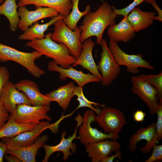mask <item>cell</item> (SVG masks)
<instances>
[{"label": "cell", "mask_w": 162, "mask_h": 162, "mask_svg": "<svg viewBox=\"0 0 162 162\" xmlns=\"http://www.w3.org/2000/svg\"><path fill=\"white\" fill-rule=\"evenodd\" d=\"M117 17L112 6L106 2L102 3L94 11L87 13L80 27L81 43L94 36L97 38V43L100 45L105 30L116 24Z\"/></svg>", "instance_id": "obj_1"}, {"label": "cell", "mask_w": 162, "mask_h": 162, "mask_svg": "<svg viewBox=\"0 0 162 162\" xmlns=\"http://www.w3.org/2000/svg\"><path fill=\"white\" fill-rule=\"evenodd\" d=\"M51 34L49 32L44 38L29 41L25 45L37 51L42 56L44 55L52 59L62 68H68L75 63L77 59L71 55L65 45L52 40L51 38Z\"/></svg>", "instance_id": "obj_2"}, {"label": "cell", "mask_w": 162, "mask_h": 162, "mask_svg": "<svg viewBox=\"0 0 162 162\" xmlns=\"http://www.w3.org/2000/svg\"><path fill=\"white\" fill-rule=\"evenodd\" d=\"M42 55L35 50L31 52H25L0 43V62L12 61L26 68L27 71L36 78L44 74L45 71L36 64L35 61Z\"/></svg>", "instance_id": "obj_3"}, {"label": "cell", "mask_w": 162, "mask_h": 162, "mask_svg": "<svg viewBox=\"0 0 162 162\" xmlns=\"http://www.w3.org/2000/svg\"><path fill=\"white\" fill-rule=\"evenodd\" d=\"M54 31L51 38L57 43L65 45L68 49L71 55L77 59L82 50V44L80 41L81 30L77 26L73 30L70 29L63 19L56 22L54 24Z\"/></svg>", "instance_id": "obj_4"}, {"label": "cell", "mask_w": 162, "mask_h": 162, "mask_svg": "<svg viewBox=\"0 0 162 162\" xmlns=\"http://www.w3.org/2000/svg\"><path fill=\"white\" fill-rule=\"evenodd\" d=\"M95 112L90 109L86 111L82 117V122L79 130L80 143L86 146L88 144L105 140H116L119 138L118 134H106L91 126V123L95 121Z\"/></svg>", "instance_id": "obj_5"}, {"label": "cell", "mask_w": 162, "mask_h": 162, "mask_svg": "<svg viewBox=\"0 0 162 162\" xmlns=\"http://www.w3.org/2000/svg\"><path fill=\"white\" fill-rule=\"evenodd\" d=\"M100 45L102 51L97 66L101 74V85L107 86L117 78L120 73L121 68L110 50L106 39H102Z\"/></svg>", "instance_id": "obj_6"}, {"label": "cell", "mask_w": 162, "mask_h": 162, "mask_svg": "<svg viewBox=\"0 0 162 162\" xmlns=\"http://www.w3.org/2000/svg\"><path fill=\"white\" fill-rule=\"evenodd\" d=\"M108 46L118 64L120 66H125L127 71L130 73L136 74L139 73V67L151 70L155 69L149 62L143 59L141 54H127L121 49L117 42L110 39Z\"/></svg>", "instance_id": "obj_7"}, {"label": "cell", "mask_w": 162, "mask_h": 162, "mask_svg": "<svg viewBox=\"0 0 162 162\" xmlns=\"http://www.w3.org/2000/svg\"><path fill=\"white\" fill-rule=\"evenodd\" d=\"M50 110V105L32 106L22 104L17 105L12 114L14 121L18 123L37 124L40 120L51 119L47 113Z\"/></svg>", "instance_id": "obj_8"}, {"label": "cell", "mask_w": 162, "mask_h": 162, "mask_svg": "<svg viewBox=\"0 0 162 162\" xmlns=\"http://www.w3.org/2000/svg\"><path fill=\"white\" fill-rule=\"evenodd\" d=\"M57 123L50 124L49 121L42 120L32 129L21 133L13 138H2V141L7 147L17 148L28 146L32 144L48 128L50 129L52 132L56 133L58 130Z\"/></svg>", "instance_id": "obj_9"}, {"label": "cell", "mask_w": 162, "mask_h": 162, "mask_svg": "<svg viewBox=\"0 0 162 162\" xmlns=\"http://www.w3.org/2000/svg\"><path fill=\"white\" fill-rule=\"evenodd\" d=\"M95 121L106 134H118L127 123L125 115L120 110L105 107L96 116Z\"/></svg>", "instance_id": "obj_10"}, {"label": "cell", "mask_w": 162, "mask_h": 162, "mask_svg": "<svg viewBox=\"0 0 162 162\" xmlns=\"http://www.w3.org/2000/svg\"><path fill=\"white\" fill-rule=\"evenodd\" d=\"M131 80L133 93L137 95L145 103L151 115L156 114L159 100L157 89L138 76H132Z\"/></svg>", "instance_id": "obj_11"}, {"label": "cell", "mask_w": 162, "mask_h": 162, "mask_svg": "<svg viewBox=\"0 0 162 162\" xmlns=\"http://www.w3.org/2000/svg\"><path fill=\"white\" fill-rule=\"evenodd\" d=\"M75 120L76 121L77 124L74 133L72 136L65 138L66 132L64 131L62 134L61 141L58 144L55 146L44 144L43 147L45 152V155L42 162H48L50 156L57 152H61L63 153V159L64 161H67L69 157L75 153L77 146L75 143L73 142V141L75 139L79 140L80 139L79 136H77L76 134L78 128L82 123V117L79 114L75 118Z\"/></svg>", "instance_id": "obj_12"}, {"label": "cell", "mask_w": 162, "mask_h": 162, "mask_svg": "<svg viewBox=\"0 0 162 162\" xmlns=\"http://www.w3.org/2000/svg\"><path fill=\"white\" fill-rule=\"evenodd\" d=\"M142 140L147 142L144 147L140 148L142 154L150 153L154 146L159 141L158 136L156 132V122H153L147 127H141L130 136L128 146L131 153L134 152L137 149L138 142Z\"/></svg>", "instance_id": "obj_13"}, {"label": "cell", "mask_w": 162, "mask_h": 162, "mask_svg": "<svg viewBox=\"0 0 162 162\" xmlns=\"http://www.w3.org/2000/svg\"><path fill=\"white\" fill-rule=\"evenodd\" d=\"M18 12L20 19L18 28L23 32L40 20L52 18L59 14L54 9L42 7H37L34 10H29L26 6H21L19 7Z\"/></svg>", "instance_id": "obj_14"}, {"label": "cell", "mask_w": 162, "mask_h": 162, "mask_svg": "<svg viewBox=\"0 0 162 162\" xmlns=\"http://www.w3.org/2000/svg\"><path fill=\"white\" fill-rule=\"evenodd\" d=\"M47 69L49 71H56L59 73V78L60 80H64L67 78H70L75 81L79 86L83 87L90 82H98L101 81L96 75L90 73H84L82 71L76 70L72 66L67 69L63 68L53 60L48 63Z\"/></svg>", "instance_id": "obj_15"}, {"label": "cell", "mask_w": 162, "mask_h": 162, "mask_svg": "<svg viewBox=\"0 0 162 162\" xmlns=\"http://www.w3.org/2000/svg\"><path fill=\"white\" fill-rule=\"evenodd\" d=\"M0 101L10 114L14 112L18 104L32 105L26 94L19 91L14 84L9 81L4 86L0 94Z\"/></svg>", "instance_id": "obj_16"}, {"label": "cell", "mask_w": 162, "mask_h": 162, "mask_svg": "<svg viewBox=\"0 0 162 162\" xmlns=\"http://www.w3.org/2000/svg\"><path fill=\"white\" fill-rule=\"evenodd\" d=\"M86 148L92 162H101L114 152L120 150L121 146L116 140H103L89 144Z\"/></svg>", "instance_id": "obj_17"}, {"label": "cell", "mask_w": 162, "mask_h": 162, "mask_svg": "<svg viewBox=\"0 0 162 162\" xmlns=\"http://www.w3.org/2000/svg\"><path fill=\"white\" fill-rule=\"evenodd\" d=\"M49 139L48 135L44 134L38 136L32 144L29 146L17 148L7 147L5 154H14L22 162H35L39 149L43 146Z\"/></svg>", "instance_id": "obj_18"}, {"label": "cell", "mask_w": 162, "mask_h": 162, "mask_svg": "<svg viewBox=\"0 0 162 162\" xmlns=\"http://www.w3.org/2000/svg\"><path fill=\"white\" fill-rule=\"evenodd\" d=\"M19 91L24 93L32 106L50 105L52 100L42 94L37 84L28 79L22 80L14 84Z\"/></svg>", "instance_id": "obj_19"}, {"label": "cell", "mask_w": 162, "mask_h": 162, "mask_svg": "<svg viewBox=\"0 0 162 162\" xmlns=\"http://www.w3.org/2000/svg\"><path fill=\"white\" fill-rule=\"evenodd\" d=\"M95 43L92 39L89 38L85 40L82 44V50L79 57L73 67L78 65L81 66L82 68L86 69L92 74L98 77L101 81L102 78L92 55V51Z\"/></svg>", "instance_id": "obj_20"}, {"label": "cell", "mask_w": 162, "mask_h": 162, "mask_svg": "<svg viewBox=\"0 0 162 162\" xmlns=\"http://www.w3.org/2000/svg\"><path fill=\"white\" fill-rule=\"evenodd\" d=\"M107 34L110 39L117 43L128 42L136 35V32L128 21L127 16L124 17L118 24L108 27Z\"/></svg>", "instance_id": "obj_21"}, {"label": "cell", "mask_w": 162, "mask_h": 162, "mask_svg": "<svg viewBox=\"0 0 162 162\" xmlns=\"http://www.w3.org/2000/svg\"><path fill=\"white\" fill-rule=\"evenodd\" d=\"M17 4L18 7L32 4L37 8H52L65 17L70 13L73 6L71 0H19Z\"/></svg>", "instance_id": "obj_22"}, {"label": "cell", "mask_w": 162, "mask_h": 162, "mask_svg": "<svg viewBox=\"0 0 162 162\" xmlns=\"http://www.w3.org/2000/svg\"><path fill=\"white\" fill-rule=\"evenodd\" d=\"M156 14L155 12L143 11L139 7H136L127 16V19L136 32H137L152 25Z\"/></svg>", "instance_id": "obj_23"}, {"label": "cell", "mask_w": 162, "mask_h": 162, "mask_svg": "<svg viewBox=\"0 0 162 162\" xmlns=\"http://www.w3.org/2000/svg\"><path fill=\"white\" fill-rule=\"evenodd\" d=\"M75 86L74 82H70L45 95L52 101L57 102L63 110H66L71 99L75 96L74 91Z\"/></svg>", "instance_id": "obj_24"}, {"label": "cell", "mask_w": 162, "mask_h": 162, "mask_svg": "<svg viewBox=\"0 0 162 162\" xmlns=\"http://www.w3.org/2000/svg\"><path fill=\"white\" fill-rule=\"evenodd\" d=\"M65 17L64 16L59 14L52 18L48 22L45 23L40 24L38 21L37 22L24 31V32L19 36L18 39L21 40L29 41L42 39L45 37L44 33L49 27L58 20L63 19Z\"/></svg>", "instance_id": "obj_25"}, {"label": "cell", "mask_w": 162, "mask_h": 162, "mask_svg": "<svg viewBox=\"0 0 162 162\" xmlns=\"http://www.w3.org/2000/svg\"><path fill=\"white\" fill-rule=\"evenodd\" d=\"M36 125L17 123L14 121L12 114H10L7 122L0 129V138H13L21 133L32 129Z\"/></svg>", "instance_id": "obj_26"}, {"label": "cell", "mask_w": 162, "mask_h": 162, "mask_svg": "<svg viewBox=\"0 0 162 162\" xmlns=\"http://www.w3.org/2000/svg\"><path fill=\"white\" fill-rule=\"evenodd\" d=\"M18 7L16 0H5L0 5V15H3L7 18L10 23V29L13 32L18 28L20 21L17 10Z\"/></svg>", "instance_id": "obj_27"}, {"label": "cell", "mask_w": 162, "mask_h": 162, "mask_svg": "<svg viewBox=\"0 0 162 162\" xmlns=\"http://www.w3.org/2000/svg\"><path fill=\"white\" fill-rule=\"evenodd\" d=\"M80 0H71L73 3L71 11L63 20L67 26L72 30H74L77 26V24L83 16L91 11L90 5H87L84 11H80L79 9L78 5Z\"/></svg>", "instance_id": "obj_28"}, {"label": "cell", "mask_w": 162, "mask_h": 162, "mask_svg": "<svg viewBox=\"0 0 162 162\" xmlns=\"http://www.w3.org/2000/svg\"><path fill=\"white\" fill-rule=\"evenodd\" d=\"M83 86H75L74 91V94L77 97L76 100L79 104L76 110L82 107H87L94 111L97 115H98L101 111L98 106L101 107H106V105L90 101L85 97L83 92Z\"/></svg>", "instance_id": "obj_29"}, {"label": "cell", "mask_w": 162, "mask_h": 162, "mask_svg": "<svg viewBox=\"0 0 162 162\" xmlns=\"http://www.w3.org/2000/svg\"><path fill=\"white\" fill-rule=\"evenodd\" d=\"M138 76L154 87L157 90L159 100L162 98V72L156 74H141Z\"/></svg>", "instance_id": "obj_30"}, {"label": "cell", "mask_w": 162, "mask_h": 162, "mask_svg": "<svg viewBox=\"0 0 162 162\" xmlns=\"http://www.w3.org/2000/svg\"><path fill=\"white\" fill-rule=\"evenodd\" d=\"M146 0H134L133 1L125 8L117 9L115 6H112L116 14L118 15L123 16L124 17L127 16L131 11Z\"/></svg>", "instance_id": "obj_31"}, {"label": "cell", "mask_w": 162, "mask_h": 162, "mask_svg": "<svg viewBox=\"0 0 162 162\" xmlns=\"http://www.w3.org/2000/svg\"><path fill=\"white\" fill-rule=\"evenodd\" d=\"M156 114L157 116V120L156 122V132L159 141L162 139V98L159 100Z\"/></svg>", "instance_id": "obj_32"}, {"label": "cell", "mask_w": 162, "mask_h": 162, "mask_svg": "<svg viewBox=\"0 0 162 162\" xmlns=\"http://www.w3.org/2000/svg\"><path fill=\"white\" fill-rule=\"evenodd\" d=\"M151 156L145 162H154L162 160V145L155 144L153 147Z\"/></svg>", "instance_id": "obj_33"}, {"label": "cell", "mask_w": 162, "mask_h": 162, "mask_svg": "<svg viewBox=\"0 0 162 162\" xmlns=\"http://www.w3.org/2000/svg\"><path fill=\"white\" fill-rule=\"evenodd\" d=\"M10 73L7 68L0 66V94L5 84L9 81Z\"/></svg>", "instance_id": "obj_34"}, {"label": "cell", "mask_w": 162, "mask_h": 162, "mask_svg": "<svg viewBox=\"0 0 162 162\" xmlns=\"http://www.w3.org/2000/svg\"><path fill=\"white\" fill-rule=\"evenodd\" d=\"M9 113L0 101V129L8 121Z\"/></svg>", "instance_id": "obj_35"}, {"label": "cell", "mask_w": 162, "mask_h": 162, "mask_svg": "<svg viewBox=\"0 0 162 162\" xmlns=\"http://www.w3.org/2000/svg\"><path fill=\"white\" fill-rule=\"evenodd\" d=\"M145 2L151 4L158 13V16H155V20L160 22L162 21V11L158 6L155 0H146Z\"/></svg>", "instance_id": "obj_36"}, {"label": "cell", "mask_w": 162, "mask_h": 162, "mask_svg": "<svg viewBox=\"0 0 162 162\" xmlns=\"http://www.w3.org/2000/svg\"><path fill=\"white\" fill-rule=\"evenodd\" d=\"M146 116V113L142 110H137L134 113L133 118L135 121L142 122Z\"/></svg>", "instance_id": "obj_37"}, {"label": "cell", "mask_w": 162, "mask_h": 162, "mask_svg": "<svg viewBox=\"0 0 162 162\" xmlns=\"http://www.w3.org/2000/svg\"><path fill=\"white\" fill-rule=\"evenodd\" d=\"M116 158L119 159L122 158V153L119 150L116 151L115 153L114 154H112L106 157L101 162H112Z\"/></svg>", "instance_id": "obj_38"}, {"label": "cell", "mask_w": 162, "mask_h": 162, "mask_svg": "<svg viewBox=\"0 0 162 162\" xmlns=\"http://www.w3.org/2000/svg\"><path fill=\"white\" fill-rule=\"evenodd\" d=\"M7 149V145L0 140V162H3V158Z\"/></svg>", "instance_id": "obj_39"}, {"label": "cell", "mask_w": 162, "mask_h": 162, "mask_svg": "<svg viewBox=\"0 0 162 162\" xmlns=\"http://www.w3.org/2000/svg\"><path fill=\"white\" fill-rule=\"evenodd\" d=\"M9 154L8 155H7L5 154L4 156L5 159L8 162H22L21 160L16 155L11 154Z\"/></svg>", "instance_id": "obj_40"}, {"label": "cell", "mask_w": 162, "mask_h": 162, "mask_svg": "<svg viewBox=\"0 0 162 162\" xmlns=\"http://www.w3.org/2000/svg\"><path fill=\"white\" fill-rule=\"evenodd\" d=\"M4 0H0V3H2L3 2Z\"/></svg>", "instance_id": "obj_41"}]
</instances>
